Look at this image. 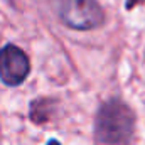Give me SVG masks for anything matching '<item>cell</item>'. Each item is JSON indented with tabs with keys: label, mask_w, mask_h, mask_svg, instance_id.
Here are the masks:
<instances>
[{
	"label": "cell",
	"mask_w": 145,
	"mask_h": 145,
	"mask_svg": "<svg viewBox=\"0 0 145 145\" xmlns=\"http://www.w3.org/2000/svg\"><path fill=\"white\" fill-rule=\"evenodd\" d=\"M47 145H61V144H59V142H57L56 138H51V140L47 142Z\"/></svg>",
	"instance_id": "obj_6"
},
{
	"label": "cell",
	"mask_w": 145,
	"mask_h": 145,
	"mask_svg": "<svg viewBox=\"0 0 145 145\" xmlns=\"http://www.w3.org/2000/svg\"><path fill=\"white\" fill-rule=\"evenodd\" d=\"M137 116L127 103L113 98L103 103L95 118V138L106 145L127 144L135 132Z\"/></svg>",
	"instance_id": "obj_1"
},
{
	"label": "cell",
	"mask_w": 145,
	"mask_h": 145,
	"mask_svg": "<svg viewBox=\"0 0 145 145\" xmlns=\"http://www.w3.org/2000/svg\"><path fill=\"white\" fill-rule=\"evenodd\" d=\"M54 106H56V101L51 100V98H37L31 103V108H29V116L31 120L40 125L44 121H49L52 113H54Z\"/></svg>",
	"instance_id": "obj_4"
},
{
	"label": "cell",
	"mask_w": 145,
	"mask_h": 145,
	"mask_svg": "<svg viewBox=\"0 0 145 145\" xmlns=\"http://www.w3.org/2000/svg\"><path fill=\"white\" fill-rule=\"evenodd\" d=\"M31 72V61L27 54L14 46L7 44L0 49V79L7 86L22 84Z\"/></svg>",
	"instance_id": "obj_3"
},
{
	"label": "cell",
	"mask_w": 145,
	"mask_h": 145,
	"mask_svg": "<svg viewBox=\"0 0 145 145\" xmlns=\"http://www.w3.org/2000/svg\"><path fill=\"white\" fill-rule=\"evenodd\" d=\"M140 2H144V0H127V2H125V8L130 10V8H133L135 5H138Z\"/></svg>",
	"instance_id": "obj_5"
},
{
	"label": "cell",
	"mask_w": 145,
	"mask_h": 145,
	"mask_svg": "<svg viewBox=\"0 0 145 145\" xmlns=\"http://www.w3.org/2000/svg\"><path fill=\"white\" fill-rule=\"evenodd\" d=\"M59 20L74 31L98 29L105 20V12L96 0H51Z\"/></svg>",
	"instance_id": "obj_2"
}]
</instances>
